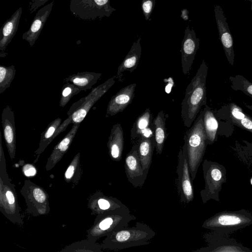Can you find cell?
<instances>
[{
  "instance_id": "14",
  "label": "cell",
  "mask_w": 252,
  "mask_h": 252,
  "mask_svg": "<svg viewBox=\"0 0 252 252\" xmlns=\"http://www.w3.org/2000/svg\"><path fill=\"white\" fill-rule=\"evenodd\" d=\"M199 46V38H197L194 31L190 30L188 26L185 31L181 49L182 68L184 74L189 73Z\"/></svg>"
},
{
  "instance_id": "27",
  "label": "cell",
  "mask_w": 252,
  "mask_h": 252,
  "mask_svg": "<svg viewBox=\"0 0 252 252\" xmlns=\"http://www.w3.org/2000/svg\"><path fill=\"white\" fill-rule=\"evenodd\" d=\"M166 118L162 110H160L153 119V131L156 142V150L160 155L163 151L168 133L165 127Z\"/></svg>"
},
{
  "instance_id": "15",
  "label": "cell",
  "mask_w": 252,
  "mask_h": 252,
  "mask_svg": "<svg viewBox=\"0 0 252 252\" xmlns=\"http://www.w3.org/2000/svg\"><path fill=\"white\" fill-rule=\"evenodd\" d=\"M1 124L5 145L11 159L16 155V127L14 112L8 105L1 113Z\"/></svg>"
},
{
  "instance_id": "7",
  "label": "cell",
  "mask_w": 252,
  "mask_h": 252,
  "mask_svg": "<svg viewBox=\"0 0 252 252\" xmlns=\"http://www.w3.org/2000/svg\"><path fill=\"white\" fill-rule=\"evenodd\" d=\"M69 9L75 17L84 21L101 20L116 11L110 0H70Z\"/></svg>"
},
{
  "instance_id": "28",
  "label": "cell",
  "mask_w": 252,
  "mask_h": 252,
  "mask_svg": "<svg viewBox=\"0 0 252 252\" xmlns=\"http://www.w3.org/2000/svg\"><path fill=\"white\" fill-rule=\"evenodd\" d=\"M61 118L55 119L49 124L46 129L41 134L38 148L35 151V159L33 161L34 163L38 161L41 154L56 137V131L61 125Z\"/></svg>"
},
{
  "instance_id": "4",
  "label": "cell",
  "mask_w": 252,
  "mask_h": 252,
  "mask_svg": "<svg viewBox=\"0 0 252 252\" xmlns=\"http://www.w3.org/2000/svg\"><path fill=\"white\" fill-rule=\"evenodd\" d=\"M1 140L0 132V211L13 223L23 225L24 222L20 214L15 185L11 182L6 171Z\"/></svg>"
},
{
  "instance_id": "25",
  "label": "cell",
  "mask_w": 252,
  "mask_h": 252,
  "mask_svg": "<svg viewBox=\"0 0 252 252\" xmlns=\"http://www.w3.org/2000/svg\"><path fill=\"white\" fill-rule=\"evenodd\" d=\"M102 75L101 73L85 71L73 74L64 78V82H69L83 91L92 89Z\"/></svg>"
},
{
  "instance_id": "5",
  "label": "cell",
  "mask_w": 252,
  "mask_h": 252,
  "mask_svg": "<svg viewBox=\"0 0 252 252\" xmlns=\"http://www.w3.org/2000/svg\"><path fill=\"white\" fill-rule=\"evenodd\" d=\"M136 219L127 207L119 208L96 215L93 224L87 230V238L94 242L115 230L127 227Z\"/></svg>"
},
{
  "instance_id": "33",
  "label": "cell",
  "mask_w": 252,
  "mask_h": 252,
  "mask_svg": "<svg viewBox=\"0 0 252 252\" xmlns=\"http://www.w3.org/2000/svg\"><path fill=\"white\" fill-rule=\"evenodd\" d=\"M16 74L14 65L6 66H0V94L3 93L9 88Z\"/></svg>"
},
{
  "instance_id": "37",
  "label": "cell",
  "mask_w": 252,
  "mask_h": 252,
  "mask_svg": "<svg viewBox=\"0 0 252 252\" xmlns=\"http://www.w3.org/2000/svg\"><path fill=\"white\" fill-rule=\"evenodd\" d=\"M23 174L27 177L34 176L36 173V170L35 167L31 164H26L22 167Z\"/></svg>"
},
{
  "instance_id": "9",
  "label": "cell",
  "mask_w": 252,
  "mask_h": 252,
  "mask_svg": "<svg viewBox=\"0 0 252 252\" xmlns=\"http://www.w3.org/2000/svg\"><path fill=\"white\" fill-rule=\"evenodd\" d=\"M20 192L25 200L29 214L38 217L49 213V195L44 189L31 180H26Z\"/></svg>"
},
{
  "instance_id": "19",
  "label": "cell",
  "mask_w": 252,
  "mask_h": 252,
  "mask_svg": "<svg viewBox=\"0 0 252 252\" xmlns=\"http://www.w3.org/2000/svg\"><path fill=\"white\" fill-rule=\"evenodd\" d=\"M80 124H74L69 132L54 147L47 160L45 169L47 171L52 169L62 158L71 145L79 129Z\"/></svg>"
},
{
  "instance_id": "13",
  "label": "cell",
  "mask_w": 252,
  "mask_h": 252,
  "mask_svg": "<svg viewBox=\"0 0 252 252\" xmlns=\"http://www.w3.org/2000/svg\"><path fill=\"white\" fill-rule=\"evenodd\" d=\"M215 16L218 30L219 38L229 63L233 65L234 52L233 38L230 32L224 12L219 5L214 6Z\"/></svg>"
},
{
  "instance_id": "18",
  "label": "cell",
  "mask_w": 252,
  "mask_h": 252,
  "mask_svg": "<svg viewBox=\"0 0 252 252\" xmlns=\"http://www.w3.org/2000/svg\"><path fill=\"white\" fill-rule=\"evenodd\" d=\"M54 0L40 8L37 12L29 30L22 35L23 39L32 47L39 36L46 21L51 12Z\"/></svg>"
},
{
  "instance_id": "1",
  "label": "cell",
  "mask_w": 252,
  "mask_h": 252,
  "mask_svg": "<svg viewBox=\"0 0 252 252\" xmlns=\"http://www.w3.org/2000/svg\"><path fill=\"white\" fill-rule=\"evenodd\" d=\"M208 67L203 60L196 74L186 88L181 103V117L184 125L189 128L203 106L207 104L206 78Z\"/></svg>"
},
{
  "instance_id": "23",
  "label": "cell",
  "mask_w": 252,
  "mask_h": 252,
  "mask_svg": "<svg viewBox=\"0 0 252 252\" xmlns=\"http://www.w3.org/2000/svg\"><path fill=\"white\" fill-rule=\"evenodd\" d=\"M136 142L138 144V155L142 168L148 173L152 163L153 151L156 147L155 136H141Z\"/></svg>"
},
{
  "instance_id": "3",
  "label": "cell",
  "mask_w": 252,
  "mask_h": 252,
  "mask_svg": "<svg viewBox=\"0 0 252 252\" xmlns=\"http://www.w3.org/2000/svg\"><path fill=\"white\" fill-rule=\"evenodd\" d=\"M203 109L200 111L194 123L184 137L187 148V158L192 180L202 160L207 147V138L203 123Z\"/></svg>"
},
{
  "instance_id": "31",
  "label": "cell",
  "mask_w": 252,
  "mask_h": 252,
  "mask_svg": "<svg viewBox=\"0 0 252 252\" xmlns=\"http://www.w3.org/2000/svg\"><path fill=\"white\" fill-rule=\"evenodd\" d=\"M101 244L87 239L70 244L61 250V252H100L102 251Z\"/></svg>"
},
{
  "instance_id": "26",
  "label": "cell",
  "mask_w": 252,
  "mask_h": 252,
  "mask_svg": "<svg viewBox=\"0 0 252 252\" xmlns=\"http://www.w3.org/2000/svg\"><path fill=\"white\" fill-rule=\"evenodd\" d=\"M228 120L234 125L252 133V117L234 102L227 105Z\"/></svg>"
},
{
  "instance_id": "6",
  "label": "cell",
  "mask_w": 252,
  "mask_h": 252,
  "mask_svg": "<svg viewBox=\"0 0 252 252\" xmlns=\"http://www.w3.org/2000/svg\"><path fill=\"white\" fill-rule=\"evenodd\" d=\"M252 224V215L244 210L239 211H223L217 213L206 220L202 227L224 233L242 229Z\"/></svg>"
},
{
  "instance_id": "38",
  "label": "cell",
  "mask_w": 252,
  "mask_h": 252,
  "mask_svg": "<svg viewBox=\"0 0 252 252\" xmlns=\"http://www.w3.org/2000/svg\"><path fill=\"white\" fill-rule=\"evenodd\" d=\"M189 11L187 9L182 10V14L181 17L185 21H187L189 19Z\"/></svg>"
},
{
  "instance_id": "2",
  "label": "cell",
  "mask_w": 252,
  "mask_h": 252,
  "mask_svg": "<svg viewBox=\"0 0 252 252\" xmlns=\"http://www.w3.org/2000/svg\"><path fill=\"white\" fill-rule=\"evenodd\" d=\"M156 234L148 224L136 222L132 227L127 226L109 233L101 245L103 250L119 251L148 245Z\"/></svg>"
},
{
  "instance_id": "16",
  "label": "cell",
  "mask_w": 252,
  "mask_h": 252,
  "mask_svg": "<svg viewBox=\"0 0 252 252\" xmlns=\"http://www.w3.org/2000/svg\"><path fill=\"white\" fill-rule=\"evenodd\" d=\"M136 86V83L129 84L111 97L107 105L106 117L123 112L131 103Z\"/></svg>"
},
{
  "instance_id": "12",
  "label": "cell",
  "mask_w": 252,
  "mask_h": 252,
  "mask_svg": "<svg viewBox=\"0 0 252 252\" xmlns=\"http://www.w3.org/2000/svg\"><path fill=\"white\" fill-rule=\"evenodd\" d=\"M138 144L135 143L125 158V172L128 181L135 188L142 187L148 173L143 169L138 155Z\"/></svg>"
},
{
  "instance_id": "22",
  "label": "cell",
  "mask_w": 252,
  "mask_h": 252,
  "mask_svg": "<svg viewBox=\"0 0 252 252\" xmlns=\"http://www.w3.org/2000/svg\"><path fill=\"white\" fill-rule=\"evenodd\" d=\"M111 159L119 161L122 159L124 146V131L121 124H114L110 131L107 143Z\"/></svg>"
},
{
  "instance_id": "32",
  "label": "cell",
  "mask_w": 252,
  "mask_h": 252,
  "mask_svg": "<svg viewBox=\"0 0 252 252\" xmlns=\"http://www.w3.org/2000/svg\"><path fill=\"white\" fill-rule=\"evenodd\" d=\"M231 88L234 91H240L252 98V83L241 75L230 76L229 77Z\"/></svg>"
},
{
  "instance_id": "11",
  "label": "cell",
  "mask_w": 252,
  "mask_h": 252,
  "mask_svg": "<svg viewBox=\"0 0 252 252\" xmlns=\"http://www.w3.org/2000/svg\"><path fill=\"white\" fill-rule=\"evenodd\" d=\"M220 168L217 163L206 159L204 160L203 171L205 184L204 189L200 192L204 203L210 199H215L219 189L224 181V174Z\"/></svg>"
},
{
  "instance_id": "24",
  "label": "cell",
  "mask_w": 252,
  "mask_h": 252,
  "mask_svg": "<svg viewBox=\"0 0 252 252\" xmlns=\"http://www.w3.org/2000/svg\"><path fill=\"white\" fill-rule=\"evenodd\" d=\"M141 37L135 41L132 45L128 54L118 68L117 77L121 80L122 73L125 71L132 72L136 68L141 54Z\"/></svg>"
},
{
  "instance_id": "17",
  "label": "cell",
  "mask_w": 252,
  "mask_h": 252,
  "mask_svg": "<svg viewBox=\"0 0 252 252\" xmlns=\"http://www.w3.org/2000/svg\"><path fill=\"white\" fill-rule=\"evenodd\" d=\"M87 206L91 211V214L94 215L126 207L117 198L105 195L99 191L89 197Z\"/></svg>"
},
{
  "instance_id": "39",
  "label": "cell",
  "mask_w": 252,
  "mask_h": 252,
  "mask_svg": "<svg viewBox=\"0 0 252 252\" xmlns=\"http://www.w3.org/2000/svg\"><path fill=\"white\" fill-rule=\"evenodd\" d=\"M244 105L247 108L249 109V110H251L252 111V105L247 104L245 102L243 103Z\"/></svg>"
},
{
  "instance_id": "41",
  "label": "cell",
  "mask_w": 252,
  "mask_h": 252,
  "mask_svg": "<svg viewBox=\"0 0 252 252\" xmlns=\"http://www.w3.org/2000/svg\"><path fill=\"white\" fill-rule=\"evenodd\" d=\"M251 10H252V3L251 5Z\"/></svg>"
},
{
  "instance_id": "20",
  "label": "cell",
  "mask_w": 252,
  "mask_h": 252,
  "mask_svg": "<svg viewBox=\"0 0 252 252\" xmlns=\"http://www.w3.org/2000/svg\"><path fill=\"white\" fill-rule=\"evenodd\" d=\"M22 12V7L19 8L2 25L0 30V57L6 55L5 50L15 35Z\"/></svg>"
},
{
  "instance_id": "8",
  "label": "cell",
  "mask_w": 252,
  "mask_h": 252,
  "mask_svg": "<svg viewBox=\"0 0 252 252\" xmlns=\"http://www.w3.org/2000/svg\"><path fill=\"white\" fill-rule=\"evenodd\" d=\"M114 77H112L97 87L92 89L86 96L73 103L67 115L71 119V124H80L85 119L92 106L115 84Z\"/></svg>"
},
{
  "instance_id": "10",
  "label": "cell",
  "mask_w": 252,
  "mask_h": 252,
  "mask_svg": "<svg viewBox=\"0 0 252 252\" xmlns=\"http://www.w3.org/2000/svg\"><path fill=\"white\" fill-rule=\"evenodd\" d=\"M178 158L176 170L178 175L177 190L180 196V201L182 203H188L192 201L194 192L192 184V180L187 158V148L185 143L180 150Z\"/></svg>"
},
{
  "instance_id": "35",
  "label": "cell",
  "mask_w": 252,
  "mask_h": 252,
  "mask_svg": "<svg viewBox=\"0 0 252 252\" xmlns=\"http://www.w3.org/2000/svg\"><path fill=\"white\" fill-rule=\"evenodd\" d=\"M156 0H142L141 3L143 13L146 20H148L154 8Z\"/></svg>"
},
{
  "instance_id": "34",
  "label": "cell",
  "mask_w": 252,
  "mask_h": 252,
  "mask_svg": "<svg viewBox=\"0 0 252 252\" xmlns=\"http://www.w3.org/2000/svg\"><path fill=\"white\" fill-rule=\"evenodd\" d=\"M81 91V90L72 84L66 82L61 89L59 106L62 107H64L74 95L78 94Z\"/></svg>"
},
{
  "instance_id": "36",
  "label": "cell",
  "mask_w": 252,
  "mask_h": 252,
  "mask_svg": "<svg viewBox=\"0 0 252 252\" xmlns=\"http://www.w3.org/2000/svg\"><path fill=\"white\" fill-rule=\"evenodd\" d=\"M48 0H31L29 3V11L30 13L31 14L32 13Z\"/></svg>"
},
{
  "instance_id": "21",
  "label": "cell",
  "mask_w": 252,
  "mask_h": 252,
  "mask_svg": "<svg viewBox=\"0 0 252 252\" xmlns=\"http://www.w3.org/2000/svg\"><path fill=\"white\" fill-rule=\"evenodd\" d=\"M153 136V116L150 108H147L133 123L130 130V139L135 143L141 136Z\"/></svg>"
},
{
  "instance_id": "30",
  "label": "cell",
  "mask_w": 252,
  "mask_h": 252,
  "mask_svg": "<svg viewBox=\"0 0 252 252\" xmlns=\"http://www.w3.org/2000/svg\"><path fill=\"white\" fill-rule=\"evenodd\" d=\"M82 174L80 166V153H78L73 158L67 167L64 175L66 182L72 183L73 185H76Z\"/></svg>"
},
{
  "instance_id": "42",
  "label": "cell",
  "mask_w": 252,
  "mask_h": 252,
  "mask_svg": "<svg viewBox=\"0 0 252 252\" xmlns=\"http://www.w3.org/2000/svg\"><path fill=\"white\" fill-rule=\"evenodd\" d=\"M251 184H252V179H251Z\"/></svg>"
},
{
  "instance_id": "40",
  "label": "cell",
  "mask_w": 252,
  "mask_h": 252,
  "mask_svg": "<svg viewBox=\"0 0 252 252\" xmlns=\"http://www.w3.org/2000/svg\"><path fill=\"white\" fill-rule=\"evenodd\" d=\"M250 1L252 3V0H246Z\"/></svg>"
},
{
  "instance_id": "29",
  "label": "cell",
  "mask_w": 252,
  "mask_h": 252,
  "mask_svg": "<svg viewBox=\"0 0 252 252\" xmlns=\"http://www.w3.org/2000/svg\"><path fill=\"white\" fill-rule=\"evenodd\" d=\"M203 123L207 144H212L217 138L219 123L215 113L207 104L203 108Z\"/></svg>"
}]
</instances>
